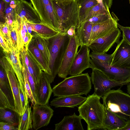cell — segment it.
Listing matches in <instances>:
<instances>
[{
    "mask_svg": "<svg viewBox=\"0 0 130 130\" xmlns=\"http://www.w3.org/2000/svg\"><path fill=\"white\" fill-rule=\"evenodd\" d=\"M100 98L94 93L89 95L78 108L79 116L87 124V130L102 129L105 110Z\"/></svg>",
    "mask_w": 130,
    "mask_h": 130,
    "instance_id": "6da1fadb",
    "label": "cell"
},
{
    "mask_svg": "<svg viewBox=\"0 0 130 130\" xmlns=\"http://www.w3.org/2000/svg\"><path fill=\"white\" fill-rule=\"evenodd\" d=\"M91 77L88 73L66 77L52 89L54 96L87 95L91 89Z\"/></svg>",
    "mask_w": 130,
    "mask_h": 130,
    "instance_id": "7a4b0ae2",
    "label": "cell"
},
{
    "mask_svg": "<svg viewBox=\"0 0 130 130\" xmlns=\"http://www.w3.org/2000/svg\"><path fill=\"white\" fill-rule=\"evenodd\" d=\"M105 108L124 119L130 120V95L120 88L110 90L102 97Z\"/></svg>",
    "mask_w": 130,
    "mask_h": 130,
    "instance_id": "3957f363",
    "label": "cell"
},
{
    "mask_svg": "<svg viewBox=\"0 0 130 130\" xmlns=\"http://www.w3.org/2000/svg\"><path fill=\"white\" fill-rule=\"evenodd\" d=\"M70 37L65 32H59L49 40L50 58L48 66L51 74L49 82H53L59 70Z\"/></svg>",
    "mask_w": 130,
    "mask_h": 130,
    "instance_id": "277c9868",
    "label": "cell"
},
{
    "mask_svg": "<svg viewBox=\"0 0 130 130\" xmlns=\"http://www.w3.org/2000/svg\"><path fill=\"white\" fill-rule=\"evenodd\" d=\"M52 2L59 19L60 32H66L73 26L76 29L79 23V10L76 0H52Z\"/></svg>",
    "mask_w": 130,
    "mask_h": 130,
    "instance_id": "5b68a950",
    "label": "cell"
},
{
    "mask_svg": "<svg viewBox=\"0 0 130 130\" xmlns=\"http://www.w3.org/2000/svg\"><path fill=\"white\" fill-rule=\"evenodd\" d=\"M39 15L42 24L60 32L59 20L52 0H30Z\"/></svg>",
    "mask_w": 130,
    "mask_h": 130,
    "instance_id": "8992f818",
    "label": "cell"
},
{
    "mask_svg": "<svg viewBox=\"0 0 130 130\" xmlns=\"http://www.w3.org/2000/svg\"><path fill=\"white\" fill-rule=\"evenodd\" d=\"M91 74V82L93 85L94 93L102 98L108 91L113 88L127 85L130 81L118 82L110 79L96 68L92 69Z\"/></svg>",
    "mask_w": 130,
    "mask_h": 130,
    "instance_id": "52a82bcc",
    "label": "cell"
},
{
    "mask_svg": "<svg viewBox=\"0 0 130 130\" xmlns=\"http://www.w3.org/2000/svg\"><path fill=\"white\" fill-rule=\"evenodd\" d=\"M92 69L95 68L110 79L118 82L130 81V69L111 66L107 62L91 59Z\"/></svg>",
    "mask_w": 130,
    "mask_h": 130,
    "instance_id": "ba28073f",
    "label": "cell"
},
{
    "mask_svg": "<svg viewBox=\"0 0 130 130\" xmlns=\"http://www.w3.org/2000/svg\"><path fill=\"white\" fill-rule=\"evenodd\" d=\"M121 34L120 30L117 27L94 40L88 46L92 51L91 53H106L115 43H119Z\"/></svg>",
    "mask_w": 130,
    "mask_h": 130,
    "instance_id": "9c48e42d",
    "label": "cell"
},
{
    "mask_svg": "<svg viewBox=\"0 0 130 130\" xmlns=\"http://www.w3.org/2000/svg\"><path fill=\"white\" fill-rule=\"evenodd\" d=\"M0 63L5 70L9 80L14 97L15 110L21 116L23 113L20 96L19 83L15 73L6 56L1 58Z\"/></svg>",
    "mask_w": 130,
    "mask_h": 130,
    "instance_id": "30bf717a",
    "label": "cell"
},
{
    "mask_svg": "<svg viewBox=\"0 0 130 130\" xmlns=\"http://www.w3.org/2000/svg\"><path fill=\"white\" fill-rule=\"evenodd\" d=\"M111 54V66L130 69V44L124 37Z\"/></svg>",
    "mask_w": 130,
    "mask_h": 130,
    "instance_id": "8fae6325",
    "label": "cell"
},
{
    "mask_svg": "<svg viewBox=\"0 0 130 130\" xmlns=\"http://www.w3.org/2000/svg\"><path fill=\"white\" fill-rule=\"evenodd\" d=\"M79 46L76 35L71 37L58 73L59 77L65 78L69 74L70 68Z\"/></svg>",
    "mask_w": 130,
    "mask_h": 130,
    "instance_id": "7c38bea8",
    "label": "cell"
},
{
    "mask_svg": "<svg viewBox=\"0 0 130 130\" xmlns=\"http://www.w3.org/2000/svg\"><path fill=\"white\" fill-rule=\"evenodd\" d=\"M47 104L33 105L32 118L34 129H38L49 123L54 111Z\"/></svg>",
    "mask_w": 130,
    "mask_h": 130,
    "instance_id": "4fadbf2b",
    "label": "cell"
},
{
    "mask_svg": "<svg viewBox=\"0 0 130 130\" xmlns=\"http://www.w3.org/2000/svg\"><path fill=\"white\" fill-rule=\"evenodd\" d=\"M90 48L86 45L80 46L70 68L69 74L75 75L82 74L86 69L91 68Z\"/></svg>",
    "mask_w": 130,
    "mask_h": 130,
    "instance_id": "5bb4252c",
    "label": "cell"
},
{
    "mask_svg": "<svg viewBox=\"0 0 130 130\" xmlns=\"http://www.w3.org/2000/svg\"><path fill=\"white\" fill-rule=\"evenodd\" d=\"M46 73L42 71L38 83L36 85L37 104H48L52 93V89Z\"/></svg>",
    "mask_w": 130,
    "mask_h": 130,
    "instance_id": "9a60e30c",
    "label": "cell"
},
{
    "mask_svg": "<svg viewBox=\"0 0 130 130\" xmlns=\"http://www.w3.org/2000/svg\"><path fill=\"white\" fill-rule=\"evenodd\" d=\"M4 53L14 71L19 83L20 88L26 99L28 100V98L25 87L22 72V65L20 57V51L13 49L9 52Z\"/></svg>",
    "mask_w": 130,
    "mask_h": 130,
    "instance_id": "2e32d148",
    "label": "cell"
},
{
    "mask_svg": "<svg viewBox=\"0 0 130 130\" xmlns=\"http://www.w3.org/2000/svg\"><path fill=\"white\" fill-rule=\"evenodd\" d=\"M20 57L21 63L27 67L36 85L39 81L42 71L28 49L24 46L20 51Z\"/></svg>",
    "mask_w": 130,
    "mask_h": 130,
    "instance_id": "e0dca14e",
    "label": "cell"
},
{
    "mask_svg": "<svg viewBox=\"0 0 130 130\" xmlns=\"http://www.w3.org/2000/svg\"><path fill=\"white\" fill-rule=\"evenodd\" d=\"M19 1L16 15L26 22L42 24L39 15L31 4L25 0Z\"/></svg>",
    "mask_w": 130,
    "mask_h": 130,
    "instance_id": "ac0fdd59",
    "label": "cell"
},
{
    "mask_svg": "<svg viewBox=\"0 0 130 130\" xmlns=\"http://www.w3.org/2000/svg\"><path fill=\"white\" fill-rule=\"evenodd\" d=\"M117 20V18L113 17L104 21L93 24L88 45L94 40L104 35L112 29L118 27Z\"/></svg>",
    "mask_w": 130,
    "mask_h": 130,
    "instance_id": "d6986e66",
    "label": "cell"
},
{
    "mask_svg": "<svg viewBox=\"0 0 130 130\" xmlns=\"http://www.w3.org/2000/svg\"><path fill=\"white\" fill-rule=\"evenodd\" d=\"M105 113L102 129L120 130L127 121L104 107Z\"/></svg>",
    "mask_w": 130,
    "mask_h": 130,
    "instance_id": "ffe728a7",
    "label": "cell"
},
{
    "mask_svg": "<svg viewBox=\"0 0 130 130\" xmlns=\"http://www.w3.org/2000/svg\"><path fill=\"white\" fill-rule=\"evenodd\" d=\"M87 97L81 95H69L58 97L53 99L50 105L55 107H67L73 108L80 105L86 100Z\"/></svg>",
    "mask_w": 130,
    "mask_h": 130,
    "instance_id": "44dd1931",
    "label": "cell"
},
{
    "mask_svg": "<svg viewBox=\"0 0 130 130\" xmlns=\"http://www.w3.org/2000/svg\"><path fill=\"white\" fill-rule=\"evenodd\" d=\"M82 119L75 113L72 115L65 116L60 122L55 124V130H84Z\"/></svg>",
    "mask_w": 130,
    "mask_h": 130,
    "instance_id": "7402d4cb",
    "label": "cell"
},
{
    "mask_svg": "<svg viewBox=\"0 0 130 130\" xmlns=\"http://www.w3.org/2000/svg\"><path fill=\"white\" fill-rule=\"evenodd\" d=\"M28 49L41 70L48 74L47 76L49 81L51 74V70L40 50L32 39L28 45Z\"/></svg>",
    "mask_w": 130,
    "mask_h": 130,
    "instance_id": "603a6c76",
    "label": "cell"
},
{
    "mask_svg": "<svg viewBox=\"0 0 130 130\" xmlns=\"http://www.w3.org/2000/svg\"><path fill=\"white\" fill-rule=\"evenodd\" d=\"M93 26L92 23L86 21L81 23L76 28V33L80 46L83 45L88 46Z\"/></svg>",
    "mask_w": 130,
    "mask_h": 130,
    "instance_id": "cb8c5ba5",
    "label": "cell"
},
{
    "mask_svg": "<svg viewBox=\"0 0 130 130\" xmlns=\"http://www.w3.org/2000/svg\"><path fill=\"white\" fill-rule=\"evenodd\" d=\"M32 31L34 33L32 35H36L46 39H49L57 35L58 31L43 24L29 23Z\"/></svg>",
    "mask_w": 130,
    "mask_h": 130,
    "instance_id": "d4e9b609",
    "label": "cell"
},
{
    "mask_svg": "<svg viewBox=\"0 0 130 130\" xmlns=\"http://www.w3.org/2000/svg\"><path fill=\"white\" fill-rule=\"evenodd\" d=\"M8 27L12 50H17L20 51L23 48L24 45L20 35L16 20L11 26Z\"/></svg>",
    "mask_w": 130,
    "mask_h": 130,
    "instance_id": "484cf974",
    "label": "cell"
},
{
    "mask_svg": "<svg viewBox=\"0 0 130 130\" xmlns=\"http://www.w3.org/2000/svg\"><path fill=\"white\" fill-rule=\"evenodd\" d=\"M21 116L15 110L9 108H0V121L18 126Z\"/></svg>",
    "mask_w": 130,
    "mask_h": 130,
    "instance_id": "4316f807",
    "label": "cell"
},
{
    "mask_svg": "<svg viewBox=\"0 0 130 130\" xmlns=\"http://www.w3.org/2000/svg\"><path fill=\"white\" fill-rule=\"evenodd\" d=\"M75 0L79 10L78 27L81 23L84 21L89 10L99 3L97 0Z\"/></svg>",
    "mask_w": 130,
    "mask_h": 130,
    "instance_id": "83f0119b",
    "label": "cell"
},
{
    "mask_svg": "<svg viewBox=\"0 0 130 130\" xmlns=\"http://www.w3.org/2000/svg\"><path fill=\"white\" fill-rule=\"evenodd\" d=\"M32 40L40 50L48 66L50 58L49 39H46L34 35Z\"/></svg>",
    "mask_w": 130,
    "mask_h": 130,
    "instance_id": "f1b7e54d",
    "label": "cell"
},
{
    "mask_svg": "<svg viewBox=\"0 0 130 130\" xmlns=\"http://www.w3.org/2000/svg\"><path fill=\"white\" fill-rule=\"evenodd\" d=\"M33 128L31 107L28 104L23 114L21 116L18 130H28Z\"/></svg>",
    "mask_w": 130,
    "mask_h": 130,
    "instance_id": "f546056e",
    "label": "cell"
},
{
    "mask_svg": "<svg viewBox=\"0 0 130 130\" xmlns=\"http://www.w3.org/2000/svg\"><path fill=\"white\" fill-rule=\"evenodd\" d=\"M0 91L7 99L11 109L15 110L14 97L9 81H0Z\"/></svg>",
    "mask_w": 130,
    "mask_h": 130,
    "instance_id": "4dcf8cb0",
    "label": "cell"
},
{
    "mask_svg": "<svg viewBox=\"0 0 130 130\" xmlns=\"http://www.w3.org/2000/svg\"><path fill=\"white\" fill-rule=\"evenodd\" d=\"M105 13H110L109 8L105 6L103 3H99L88 12L84 21L98 15Z\"/></svg>",
    "mask_w": 130,
    "mask_h": 130,
    "instance_id": "1f68e13d",
    "label": "cell"
},
{
    "mask_svg": "<svg viewBox=\"0 0 130 130\" xmlns=\"http://www.w3.org/2000/svg\"><path fill=\"white\" fill-rule=\"evenodd\" d=\"M5 3L6 7L5 12V22L8 26H11L16 20V10Z\"/></svg>",
    "mask_w": 130,
    "mask_h": 130,
    "instance_id": "d6a6232c",
    "label": "cell"
},
{
    "mask_svg": "<svg viewBox=\"0 0 130 130\" xmlns=\"http://www.w3.org/2000/svg\"><path fill=\"white\" fill-rule=\"evenodd\" d=\"M22 72L24 80L25 87L28 98L30 99L33 105H35L37 104L36 101L34 96L31 88L27 80L26 69L24 66L22 65Z\"/></svg>",
    "mask_w": 130,
    "mask_h": 130,
    "instance_id": "836d02e7",
    "label": "cell"
},
{
    "mask_svg": "<svg viewBox=\"0 0 130 130\" xmlns=\"http://www.w3.org/2000/svg\"><path fill=\"white\" fill-rule=\"evenodd\" d=\"M0 32L3 35L4 38L8 44L11 49L12 47L10 37L8 26L6 23L0 22Z\"/></svg>",
    "mask_w": 130,
    "mask_h": 130,
    "instance_id": "e575fe53",
    "label": "cell"
},
{
    "mask_svg": "<svg viewBox=\"0 0 130 130\" xmlns=\"http://www.w3.org/2000/svg\"><path fill=\"white\" fill-rule=\"evenodd\" d=\"M91 58L106 62L110 64L111 58V54L91 53L90 54Z\"/></svg>",
    "mask_w": 130,
    "mask_h": 130,
    "instance_id": "d590c367",
    "label": "cell"
},
{
    "mask_svg": "<svg viewBox=\"0 0 130 130\" xmlns=\"http://www.w3.org/2000/svg\"><path fill=\"white\" fill-rule=\"evenodd\" d=\"M111 18L112 17L110 13L103 14L98 15L86 21L90 22L94 24L104 21Z\"/></svg>",
    "mask_w": 130,
    "mask_h": 130,
    "instance_id": "8d00e7d4",
    "label": "cell"
},
{
    "mask_svg": "<svg viewBox=\"0 0 130 130\" xmlns=\"http://www.w3.org/2000/svg\"><path fill=\"white\" fill-rule=\"evenodd\" d=\"M21 63L22 65L24 66L26 69L27 80L31 88L34 96L36 100V85L32 76L28 71L26 66L24 63L21 62Z\"/></svg>",
    "mask_w": 130,
    "mask_h": 130,
    "instance_id": "74e56055",
    "label": "cell"
},
{
    "mask_svg": "<svg viewBox=\"0 0 130 130\" xmlns=\"http://www.w3.org/2000/svg\"><path fill=\"white\" fill-rule=\"evenodd\" d=\"M117 26L122 31V36L124 37L126 40L130 44V27L122 26L117 23Z\"/></svg>",
    "mask_w": 130,
    "mask_h": 130,
    "instance_id": "f35d334b",
    "label": "cell"
},
{
    "mask_svg": "<svg viewBox=\"0 0 130 130\" xmlns=\"http://www.w3.org/2000/svg\"><path fill=\"white\" fill-rule=\"evenodd\" d=\"M18 126L7 122L0 121V130H18Z\"/></svg>",
    "mask_w": 130,
    "mask_h": 130,
    "instance_id": "ab89813d",
    "label": "cell"
},
{
    "mask_svg": "<svg viewBox=\"0 0 130 130\" xmlns=\"http://www.w3.org/2000/svg\"><path fill=\"white\" fill-rule=\"evenodd\" d=\"M0 108H9L12 109L7 99L3 93L1 91Z\"/></svg>",
    "mask_w": 130,
    "mask_h": 130,
    "instance_id": "60d3db41",
    "label": "cell"
},
{
    "mask_svg": "<svg viewBox=\"0 0 130 130\" xmlns=\"http://www.w3.org/2000/svg\"><path fill=\"white\" fill-rule=\"evenodd\" d=\"M0 43L1 46L4 52L9 53L12 50L4 39L3 36L1 32L0 33Z\"/></svg>",
    "mask_w": 130,
    "mask_h": 130,
    "instance_id": "b9f144b4",
    "label": "cell"
},
{
    "mask_svg": "<svg viewBox=\"0 0 130 130\" xmlns=\"http://www.w3.org/2000/svg\"><path fill=\"white\" fill-rule=\"evenodd\" d=\"M6 7L5 3L3 0H0V22L5 23V12Z\"/></svg>",
    "mask_w": 130,
    "mask_h": 130,
    "instance_id": "7bdbcfd3",
    "label": "cell"
},
{
    "mask_svg": "<svg viewBox=\"0 0 130 130\" xmlns=\"http://www.w3.org/2000/svg\"><path fill=\"white\" fill-rule=\"evenodd\" d=\"M33 37V35L28 32L27 33L23 40L24 46L26 48L28 47V45Z\"/></svg>",
    "mask_w": 130,
    "mask_h": 130,
    "instance_id": "ee69618b",
    "label": "cell"
},
{
    "mask_svg": "<svg viewBox=\"0 0 130 130\" xmlns=\"http://www.w3.org/2000/svg\"><path fill=\"white\" fill-rule=\"evenodd\" d=\"M75 26H73L70 27L66 32L67 34L70 37H72L76 34Z\"/></svg>",
    "mask_w": 130,
    "mask_h": 130,
    "instance_id": "f6af8a7d",
    "label": "cell"
},
{
    "mask_svg": "<svg viewBox=\"0 0 130 130\" xmlns=\"http://www.w3.org/2000/svg\"><path fill=\"white\" fill-rule=\"evenodd\" d=\"M120 130H130V120L127 121L126 125Z\"/></svg>",
    "mask_w": 130,
    "mask_h": 130,
    "instance_id": "bcb514c9",
    "label": "cell"
},
{
    "mask_svg": "<svg viewBox=\"0 0 130 130\" xmlns=\"http://www.w3.org/2000/svg\"><path fill=\"white\" fill-rule=\"evenodd\" d=\"M26 25L28 32L32 35V28L30 26L29 23L26 22Z\"/></svg>",
    "mask_w": 130,
    "mask_h": 130,
    "instance_id": "7dc6e473",
    "label": "cell"
},
{
    "mask_svg": "<svg viewBox=\"0 0 130 130\" xmlns=\"http://www.w3.org/2000/svg\"><path fill=\"white\" fill-rule=\"evenodd\" d=\"M127 90L128 93L130 95V82L127 85Z\"/></svg>",
    "mask_w": 130,
    "mask_h": 130,
    "instance_id": "c3c4849f",
    "label": "cell"
},
{
    "mask_svg": "<svg viewBox=\"0 0 130 130\" xmlns=\"http://www.w3.org/2000/svg\"><path fill=\"white\" fill-rule=\"evenodd\" d=\"M6 3L9 4L12 0H3Z\"/></svg>",
    "mask_w": 130,
    "mask_h": 130,
    "instance_id": "681fc988",
    "label": "cell"
},
{
    "mask_svg": "<svg viewBox=\"0 0 130 130\" xmlns=\"http://www.w3.org/2000/svg\"><path fill=\"white\" fill-rule=\"evenodd\" d=\"M57 1H69V0H55Z\"/></svg>",
    "mask_w": 130,
    "mask_h": 130,
    "instance_id": "f907efd6",
    "label": "cell"
},
{
    "mask_svg": "<svg viewBox=\"0 0 130 130\" xmlns=\"http://www.w3.org/2000/svg\"><path fill=\"white\" fill-rule=\"evenodd\" d=\"M129 3L130 4V0H129Z\"/></svg>",
    "mask_w": 130,
    "mask_h": 130,
    "instance_id": "816d5d0a",
    "label": "cell"
},
{
    "mask_svg": "<svg viewBox=\"0 0 130 130\" xmlns=\"http://www.w3.org/2000/svg\"></svg>",
    "mask_w": 130,
    "mask_h": 130,
    "instance_id": "f5cc1de1",
    "label": "cell"
}]
</instances>
